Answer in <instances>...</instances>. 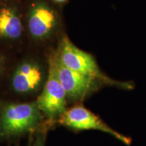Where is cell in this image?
Masks as SVG:
<instances>
[{"instance_id": "cell-9", "label": "cell", "mask_w": 146, "mask_h": 146, "mask_svg": "<svg viewBox=\"0 0 146 146\" xmlns=\"http://www.w3.org/2000/svg\"><path fill=\"white\" fill-rule=\"evenodd\" d=\"M53 2L58 3V4H62V3H64L66 1H68V0H52Z\"/></svg>"}, {"instance_id": "cell-6", "label": "cell", "mask_w": 146, "mask_h": 146, "mask_svg": "<svg viewBox=\"0 0 146 146\" xmlns=\"http://www.w3.org/2000/svg\"><path fill=\"white\" fill-rule=\"evenodd\" d=\"M47 77L43 92L36 100L40 111L51 119L58 118L66 110L67 96L56 74L52 60L49 58Z\"/></svg>"}, {"instance_id": "cell-2", "label": "cell", "mask_w": 146, "mask_h": 146, "mask_svg": "<svg viewBox=\"0 0 146 146\" xmlns=\"http://www.w3.org/2000/svg\"><path fill=\"white\" fill-rule=\"evenodd\" d=\"M41 118L36 102L11 104L4 108L0 117L3 135H16L32 130Z\"/></svg>"}, {"instance_id": "cell-8", "label": "cell", "mask_w": 146, "mask_h": 146, "mask_svg": "<svg viewBox=\"0 0 146 146\" xmlns=\"http://www.w3.org/2000/svg\"><path fill=\"white\" fill-rule=\"evenodd\" d=\"M23 32V21L17 7L10 3H0V39L16 41Z\"/></svg>"}, {"instance_id": "cell-11", "label": "cell", "mask_w": 146, "mask_h": 146, "mask_svg": "<svg viewBox=\"0 0 146 146\" xmlns=\"http://www.w3.org/2000/svg\"><path fill=\"white\" fill-rule=\"evenodd\" d=\"M36 146H43V144H41V143H38L37 145H36Z\"/></svg>"}, {"instance_id": "cell-4", "label": "cell", "mask_w": 146, "mask_h": 146, "mask_svg": "<svg viewBox=\"0 0 146 146\" xmlns=\"http://www.w3.org/2000/svg\"><path fill=\"white\" fill-rule=\"evenodd\" d=\"M58 119L60 125L73 130L100 131L108 133L127 145L131 143L130 138L114 130L99 116L82 105H76L67 109Z\"/></svg>"}, {"instance_id": "cell-10", "label": "cell", "mask_w": 146, "mask_h": 146, "mask_svg": "<svg viewBox=\"0 0 146 146\" xmlns=\"http://www.w3.org/2000/svg\"><path fill=\"white\" fill-rule=\"evenodd\" d=\"M1 65H2V60H1V57H0V69L1 68Z\"/></svg>"}, {"instance_id": "cell-5", "label": "cell", "mask_w": 146, "mask_h": 146, "mask_svg": "<svg viewBox=\"0 0 146 146\" xmlns=\"http://www.w3.org/2000/svg\"><path fill=\"white\" fill-rule=\"evenodd\" d=\"M58 25L57 12L44 0H35L29 6L26 25L31 37L35 41L49 39Z\"/></svg>"}, {"instance_id": "cell-1", "label": "cell", "mask_w": 146, "mask_h": 146, "mask_svg": "<svg viewBox=\"0 0 146 146\" xmlns=\"http://www.w3.org/2000/svg\"><path fill=\"white\" fill-rule=\"evenodd\" d=\"M58 59L63 65L80 74L92 78L103 85L131 89L133 85L129 82L115 81L102 72L92 55L76 47L67 35L60 40L56 52Z\"/></svg>"}, {"instance_id": "cell-3", "label": "cell", "mask_w": 146, "mask_h": 146, "mask_svg": "<svg viewBox=\"0 0 146 146\" xmlns=\"http://www.w3.org/2000/svg\"><path fill=\"white\" fill-rule=\"evenodd\" d=\"M50 58L54 64L58 79L66 91L67 100L81 101L104 86L94 78L66 67L58 59L56 52L53 53Z\"/></svg>"}, {"instance_id": "cell-7", "label": "cell", "mask_w": 146, "mask_h": 146, "mask_svg": "<svg viewBox=\"0 0 146 146\" xmlns=\"http://www.w3.org/2000/svg\"><path fill=\"white\" fill-rule=\"evenodd\" d=\"M44 78L43 71L37 63L27 61L21 64L12 78V86L16 92L28 94L41 86Z\"/></svg>"}]
</instances>
